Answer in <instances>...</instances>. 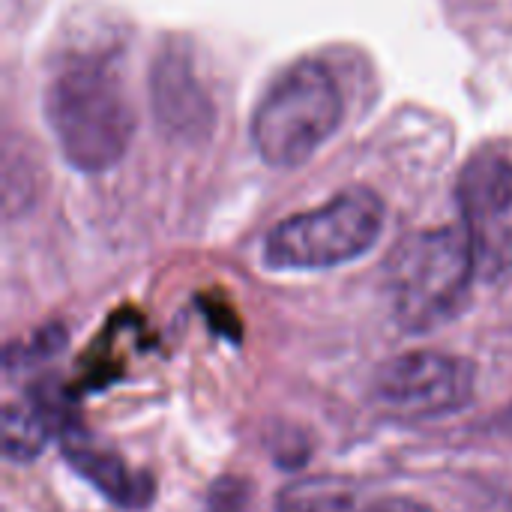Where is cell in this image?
<instances>
[{"label": "cell", "instance_id": "cell-1", "mask_svg": "<svg viewBox=\"0 0 512 512\" xmlns=\"http://www.w3.org/2000/svg\"><path fill=\"white\" fill-rule=\"evenodd\" d=\"M45 120L78 171L117 165L135 132V111L120 72L105 54H69L45 84Z\"/></svg>", "mask_w": 512, "mask_h": 512}, {"label": "cell", "instance_id": "cell-2", "mask_svg": "<svg viewBox=\"0 0 512 512\" xmlns=\"http://www.w3.org/2000/svg\"><path fill=\"white\" fill-rule=\"evenodd\" d=\"M477 261L465 228H429L402 237L387 258V297L402 330L426 333L459 315Z\"/></svg>", "mask_w": 512, "mask_h": 512}, {"label": "cell", "instance_id": "cell-3", "mask_svg": "<svg viewBox=\"0 0 512 512\" xmlns=\"http://www.w3.org/2000/svg\"><path fill=\"white\" fill-rule=\"evenodd\" d=\"M342 93L318 60L288 66L252 114V144L273 168L303 165L339 126Z\"/></svg>", "mask_w": 512, "mask_h": 512}, {"label": "cell", "instance_id": "cell-4", "mask_svg": "<svg viewBox=\"0 0 512 512\" xmlns=\"http://www.w3.org/2000/svg\"><path fill=\"white\" fill-rule=\"evenodd\" d=\"M384 231V204L369 189H348L327 204L279 222L264 240L273 270H327L366 255Z\"/></svg>", "mask_w": 512, "mask_h": 512}, {"label": "cell", "instance_id": "cell-5", "mask_svg": "<svg viewBox=\"0 0 512 512\" xmlns=\"http://www.w3.org/2000/svg\"><path fill=\"white\" fill-rule=\"evenodd\" d=\"M477 369L453 354L411 351L384 363L372 381L375 402L405 420H432L465 408L474 396Z\"/></svg>", "mask_w": 512, "mask_h": 512}, {"label": "cell", "instance_id": "cell-6", "mask_svg": "<svg viewBox=\"0 0 512 512\" xmlns=\"http://www.w3.org/2000/svg\"><path fill=\"white\" fill-rule=\"evenodd\" d=\"M456 195L477 273L483 279L512 273V156L483 153L471 159Z\"/></svg>", "mask_w": 512, "mask_h": 512}, {"label": "cell", "instance_id": "cell-7", "mask_svg": "<svg viewBox=\"0 0 512 512\" xmlns=\"http://www.w3.org/2000/svg\"><path fill=\"white\" fill-rule=\"evenodd\" d=\"M63 456L90 486H96L117 507L141 510L150 504L153 486H150L147 474L132 471L117 453L99 447L84 432H78V429L63 432Z\"/></svg>", "mask_w": 512, "mask_h": 512}, {"label": "cell", "instance_id": "cell-8", "mask_svg": "<svg viewBox=\"0 0 512 512\" xmlns=\"http://www.w3.org/2000/svg\"><path fill=\"white\" fill-rule=\"evenodd\" d=\"M153 105L159 120L183 135H192L198 126H210V102L192 75V66L177 51H162L153 69Z\"/></svg>", "mask_w": 512, "mask_h": 512}, {"label": "cell", "instance_id": "cell-9", "mask_svg": "<svg viewBox=\"0 0 512 512\" xmlns=\"http://www.w3.org/2000/svg\"><path fill=\"white\" fill-rule=\"evenodd\" d=\"M63 408L54 396L33 393L27 402L9 405L3 414V450L9 459H33L51 435H63L69 420H63Z\"/></svg>", "mask_w": 512, "mask_h": 512}, {"label": "cell", "instance_id": "cell-10", "mask_svg": "<svg viewBox=\"0 0 512 512\" xmlns=\"http://www.w3.org/2000/svg\"><path fill=\"white\" fill-rule=\"evenodd\" d=\"M363 504V492L336 477H306L279 495V512H360Z\"/></svg>", "mask_w": 512, "mask_h": 512}, {"label": "cell", "instance_id": "cell-11", "mask_svg": "<svg viewBox=\"0 0 512 512\" xmlns=\"http://www.w3.org/2000/svg\"><path fill=\"white\" fill-rule=\"evenodd\" d=\"M360 512H435L432 507L411 501V498H366L363 510Z\"/></svg>", "mask_w": 512, "mask_h": 512}]
</instances>
